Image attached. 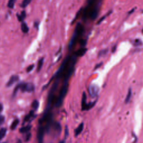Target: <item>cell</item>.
<instances>
[{
    "label": "cell",
    "instance_id": "1",
    "mask_svg": "<svg viewBox=\"0 0 143 143\" xmlns=\"http://www.w3.org/2000/svg\"><path fill=\"white\" fill-rule=\"evenodd\" d=\"M83 27L82 26V25L81 23H77L76 28H75L73 34L70 40V42H69L68 46L69 50H72L73 48V47L75 46L78 38H80V36L82 35V33H83Z\"/></svg>",
    "mask_w": 143,
    "mask_h": 143
},
{
    "label": "cell",
    "instance_id": "2",
    "mask_svg": "<svg viewBox=\"0 0 143 143\" xmlns=\"http://www.w3.org/2000/svg\"><path fill=\"white\" fill-rule=\"evenodd\" d=\"M69 88V83L68 82H65L64 85H63L60 91L59 95L58 98L56 100L55 102V106L57 107H59L62 106L63 104V100L65 96L67 95L68 91Z\"/></svg>",
    "mask_w": 143,
    "mask_h": 143
},
{
    "label": "cell",
    "instance_id": "3",
    "mask_svg": "<svg viewBox=\"0 0 143 143\" xmlns=\"http://www.w3.org/2000/svg\"><path fill=\"white\" fill-rule=\"evenodd\" d=\"M19 89L21 90V92H32L34 91V85L31 83H21L17 85Z\"/></svg>",
    "mask_w": 143,
    "mask_h": 143
},
{
    "label": "cell",
    "instance_id": "4",
    "mask_svg": "<svg viewBox=\"0 0 143 143\" xmlns=\"http://www.w3.org/2000/svg\"><path fill=\"white\" fill-rule=\"evenodd\" d=\"M88 92L92 97H96L97 96L100 92V88L98 86L95 85H91L88 88Z\"/></svg>",
    "mask_w": 143,
    "mask_h": 143
},
{
    "label": "cell",
    "instance_id": "5",
    "mask_svg": "<svg viewBox=\"0 0 143 143\" xmlns=\"http://www.w3.org/2000/svg\"><path fill=\"white\" fill-rule=\"evenodd\" d=\"M45 130V128L43 126L42 124L40 125L38 128L37 135L38 143H43V138Z\"/></svg>",
    "mask_w": 143,
    "mask_h": 143
},
{
    "label": "cell",
    "instance_id": "6",
    "mask_svg": "<svg viewBox=\"0 0 143 143\" xmlns=\"http://www.w3.org/2000/svg\"><path fill=\"white\" fill-rule=\"evenodd\" d=\"M19 80V76L17 75H12L11 77L10 78L9 80H8L7 83H6V86L7 87H10L17 82Z\"/></svg>",
    "mask_w": 143,
    "mask_h": 143
},
{
    "label": "cell",
    "instance_id": "7",
    "mask_svg": "<svg viewBox=\"0 0 143 143\" xmlns=\"http://www.w3.org/2000/svg\"><path fill=\"white\" fill-rule=\"evenodd\" d=\"M98 8L97 6H93L91 10L90 15H89V18L92 19V20H94L96 19V17L98 16Z\"/></svg>",
    "mask_w": 143,
    "mask_h": 143
},
{
    "label": "cell",
    "instance_id": "8",
    "mask_svg": "<svg viewBox=\"0 0 143 143\" xmlns=\"http://www.w3.org/2000/svg\"><path fill=\"white\" fill-rule=\"evenodd\" d=\"M87 51V49L85 47H82V48L79 49L78 50H77L75 53L74 55L76 56V57H81L83 56L86 53Z\"/></svg>",
    "mask_w": 143,
    "mask_h": 143
},
{
    "label": "cell",
    "instance_id": "9",
    "mask_svg": "<svg viewBox=\"0 0 143 143\" xmlns=\"http://www.w3.org/2000/svg\"><path fill=\"white\" fill-rule=\"evenodd\" d=\"M16 16H17V18L18 21L19 22H20V23H23L26 17V11H25V10H23V11H21V14H16Z\"/></svg>",
    "mask_w": 143,
    "mask_h": 143
},
{
    "label": "cell",
    "instance_id": "10",
    "mask_svg": "<svg viewBox=\"0 0 143 143\" xmlns=\"http://www.w3.org/2000/svg\"><path fill=\"white\" fill-rule=\"evenodd\" d=\"M87 104V96L85 93L84 92L82 95V111H85V107H86Z\"/></svg>",
    "mask_w": 143,
    "mask_h": 143
},
{
    "label": "cell",
    "instance_id": "11",
    "mask_svg": "<svg viewBox=\"0 0 143 143\" xmlns=\"http://www.w3.org/2000/svg\"><path fill=\"white\" fill-rule=\"evenodd\" d=\"M84 128V124L82 123L80 124L79 126L74 130V135L75 136H77L82 132Z\"/></svg>",
    "mask_w": 143,
    "mask_h": 143
},
{
    "label": "cell",
    "instance_id": "12",
    "mask_svg": "<svg viewBox=\"0 0 143 143\" xmlns=\"http://www.w3.org/2000/svg\"><path fill=\"white\" fill-rule=\"evenodd\" d=\"M21 30L22 31V32L24 34H26L29 32V28L28 27L27 23H26L25 22L23 21V23H21Z\"/></svg>",
    "mask_w": 143,
    "mask_h": 143
},
{
    "label": "cell",
    "instance_id": "13",
    "mask_svg": "<svg viewBox=\"0 0 143 143\" xmlns=\"http://www.w3.org/2000/svg\"><path fill=\"white\" fill-rule=\"evenodd\" d=\"M43 63H44V58L43 57V58H41L40 59L38 62V66H37V68H36V71H37V72H39L40 71L41 69H42L43 67Z\"/></svg>",
    "mask_w": 143,
    "mask_h": 143
},
{
    "label": "cell",
    "instance_id": "14",
    "mask_svg": "<svg viewBox=\"0 0 143 143\" xmlns=\"http://www.w3.org/2000/svg\"><path fill=\"white\" fill-rule=\"evenodd\" d=\"M31 128V126L30 125H27V126H24V127L20 128V130H19V131L23 134L26 133V132H29V131L30 130Z\"/></svg>",
    "mask_w": 143,
    "mask_h": 143
},
{
    "label": "cell",
    "instance_id": "15",
    "mask_svg": "<svg viewBox=\"0 0 143 143\" xmlns=\"http://www.w3.org/2000/svg\"><path fill=\"white\" fill-rule=\"evenodd\" d=\"M132 96V90L131 88H129V91H128L127 96H126V98H125V102L126 103V104H128V103L129 102V101H130L131 98Z\"/></svg>",
    "mask_w": 143,
    "mask_h": 143
},
{
    "label": "cell",
    "instance_id": "16",
    "mask_svg": "<svg viewBox=\"0 0 143 143\" xmlns=\"http://www.w3.org/2000/svg\"><path fill=\"white\" fill-rule=\"evenodd\" d=\"M19 123V120L18 119H16V120H15L14 121L12 122V123L11 124V127H10V129H11L12 130H14L17 127V126L18 125Z\"/></svg>",
    "mask_w": 143,
    "mask_h": 143
},
{
    "label": "cell",
    "instance_id": "17",
    "mask_svg": "<svg viewBox=\"0 0 143 143\" xmlns=\"http://www.w3.org/2000/svg\"><path fill=\"white\" fill-rule=\"evenodd\" d=\"M16 0H8V4H7V7L11 9H13L14 8Z\"/></svg>",
    "mask_w": 143,
    "mask_h": 143
},
{
    "label": "cell",
    "instance_id": "18",
    "mask_svg": "<svg viewBox=\"0 0 143 143\" xmlns=\"http://www.w3.org/2000/svg\"><path fill=\"white\" fill-rule=\"evenodd\" d=\"M7 130L6 128H2L0 129V141L4 138L6 134Z\"/></svg>",
    "mask_w": 143,
    "mask_h": 143
},
{
    "label": "cell",
    "instance_id": "19",
    "mask_svg": "<svg viewBox=\"0 0 143 143\" xmlns=\"http://www.w3.org/2000/svg\"><path fill=\"white\" fill-rule=\"evenodd\" d=\"M31 1L32 0H23V2L21 3V7H22V8H25L30 4Z\"/></svg>",
    "mask_w": 143,
    "mask_h": 143
},
{
    "label": "cell",
    "instance_id": "20",
    "mask_svg": "<svg viewBox=\"0 0 143 143\" xmlns=\"http://www.w3.org/2000/svg\"><path fill=\"white\" fill-rule=\"evenodd\" d=\"M39 103L37 100H34V101L32 102L31 106L32 108L34 109L35 110H37L38 107H39Z\"/></svg>",
    "mask_w": 143,
    "mask_h": 143
},
{
    "label": "cell",
    "instance_id": "21",
    "mask_svg": "<svg viewBox=\"0 0 143 143\" xmlns=\"http://www.w3.org/2000/svg\"><path fill=\"white\" fill-rule=\"evenodd\" d=\"M33 115H34V111H30V113H29V115H27V116H26V117H25L24 121L26 122V121H29V119H30L31 117H32Z\"/></svg>",
    "mask_w": 143,
    "mask_h": 143
},
{
    "label": "cell",
    "instance_id": "22",
    "mask_svg": "<svg viewBox=\"0 0 143 143\" xmlns=\"http://www.w3.org/2000/svg\"><path fill=\"white\" fill-rule=\"evenodd\" d=\"M111 11H110V12H108V13H107V14H106V15H104V16H102V17H101V19H100L99 20H98V22H97V24H100V23H102V21H104V19H105V18H106V17H107V16H108V15H109V14H110V13H111Z\"/></svg>",
    "mask_w": 143,
    "mask_h": 143
},
{
    "label": "cell",
    "instance_id": "23",
    "mask_svg": "<svg viewBox=\"0 0 143 143\" xmlns=\"http://www.w3.org/2000/svg\"><path fill=\"white\" fill-rule=\"evenodd\" d=\"M82 8H81V9L79 10L78 11V12L77 13V14H76V17H75V18L74 19H73V21H72V24H73V23H74V22L76 21V20H77V19L78 17H79V16L81 15V12H82Z\"/></svg>",
    "mask_w": 143,
    "mask_h": 143
},
{
    "label": "cell",
    "instance_id": "24",
    "mask_svg": "<svg viewBox=\"0 0 143 143\" xmlns=\"http://www.w3.org/2000/svg\"><path fill=\"white\" fill-rule=\"evenodd\" d=\"M34 64H31L30 66H29L27 67V68H26V72H27V73H29V72H31L32 70H33L34 68Z\"/></svg>",
    "mask_w": 143,
    "mask_h": 143
},
{
    "label": "cell",
    "instance_id": "25",
    "mask_svg": "<svg viewBox=\"0 0 143 143\" xmlns=\"http://www.w3.org/2000/svg\"><path fill=\"white\" fill-rule=\"evenodd\" d=\"M96 0H88V6L93 7L94 6Z\"/></svg>",
    "mask_w": 143,
    "mask_h": 143
},
{
    "label": "cell",
    "instance_id": "26",
    "mask_svg": "<svg viewBox=\"0 0 143 143\" xmlns=\"http://www.w3.org/2000/svg\"><path fill=\"white\" fill-rule=\"evenodd\" d=\"M107 53V49L102 50L100 51L99 54H98V56H99V57H101V56L104 55H105V54Z\"/></svg>",
    "mask_w": 143,
    "mask_h": 143
},
{
    "label": "cell",
    "instance_id": "27",
    "mask_svg": "<svg viewBox=\"0 0 143 143\" xmlns=\"http://www.w3.org/2000/svg\"><path fill=\"white\" fill-rule=\"evenodd\" d=\"M4 121H5V117H4V116L0 115V126L4 124Z\"/></svg>",
    "mask_w": 143,
    "mask_h": 143
},
{
    "label": "cell",
    "instance_id": "28",
    "mask_svg": "<svg viewBox=\"0 0 143 143\" xmlns=\"http://www.w3.org/2000/svg\"><path fill=\"white\" fill-rule=\"evenodd\" d=\"M68 134H69V131H68V129L67 127H66V129H65V139H66L67 138V136H68Z\"/></svg>",
    "mask_w": 143,
    "mask_h": 143
},
{
    "label": "cell",
    "instance_id": "29",
    "mask_svg": "<svg viewBox=\"0 0 143 143\" xmlns=\"http://www.w3.org/2000/svg\"><path fill=\"white\" fill-rule=\"evenodd\" d=\"M81 45L82 47H85V44H86V40H82V41L81 42Z\"/></svg>",
    "mask_w": 143,
    "mask_h": 143
},
{
    "label": "cell",
    "instance_id": "30",
    "mask_svg": "<svg viewBox=\"0 0 143 143\" xmlns=\"http://www.w3.org/2000/svg\"><path fill=\"white\" fill-rule=\"evenodd\" d=\"M30 138H31V134L30 133L27 134V135H26V136L25 140L26 141H29V139H30Z\"/></svg>",
    "mask_w": 143,
    "mask_h": 143
},
{
    "label": "cell",
    "instance_id": "31",
    "mask_svg": "<svg viewBox=\"0 0 143 143\" xmlns=\"http://www.w3.org/2000/svg\"><path fill=\"white\" fill-rule=\"evenodd\" d=\"M135 45H139L141 44V42L140 40H135Z\"/></svg>",
    "mask_w": 143,
    "mask_h": 143
},
{
    "label": "cell",
    "instance_id": "32",
    "mask_svg": "<svg viewBox=\"0 0 143 143\" xmlns=\"http://www.w3.org/2000/svg\"><path fill=\"white\" fill-rule=\"evenodd\" d=\"M39 22H38V21H36L34 23V26L37 29H38V28H39Z\"/></svg>",
    "mask_w": 143,
    "mask_h": 143
},
{
    "label": "cell",
    "instance_id": "33",
    "mask_svg": "<svg viewBox=\"0 0 143 143\" xmlns=\"http://www.w3.org/2000/svg\"><path fill=\"white\" fill-rule=\"evenodd\" d=\"M132 135H133L134 138H135V140H134V143H136L137 142V140H138V138H137V136H136V135H135V134L134 133H132Z\"/></svg>",
    "mask_w": 143,
    "mask_h": 143
},
{
    "label": "cell",
    "instance_id": "34",
    "mask_svg": "<svg viewBox=\"0 0 143 143\" xmlns=\"http://www.w3.org/2000/svg\"><path fill=\"white\" fill-rule=\"evenodd\" d=\"M102 63H99V64H97L95 68V69H96L97 68H99V67H101V66H102Z\"/></svg>",
    "mask_w": 143,
    "mask_h": 143
},
{
    "label": "cell",
    "instance_id": "35",
    "mask_svg": "<svg viewBox=\"0 0 143 143\" xmlns=\"http://www.w3.org/2000/svg\"><path fill=\"white\" fill-rule=\"evenodd\" d=\"M2 110H3V105L2 104L0 103V112H1Z\"/></svg>",
    "mask_w": 143,
    "mask_h": 143
},
{
    "label": "cell",
    "instance_id": "36",
    "mask_svg": "<svg viewBox=\"0 0 143 143\" xmlns=\"http://www.w3.org/2000/svg\"><path fill=\"white\" fill-rule=\"evenodd\" d=\"M58 143H65V140H63L60 141Z\"/></svg>",
    "mask_w": 143,
    "mask_h": 143
},
{
    "label": "cell",
    "instance_id": "37",
    "mask_svg": "<svg viewBox=\"0 0 143 143\" xmlns=\"http://www.w3.org/2000/svg\"><path fill=\"white\" fill-rule=\"evenodd\" d=\"M21 143V141H20V140H19V141H17V143Z\"/></svg>",
    "mask_w": 143,
    "mask_h": 143
},
{
    "label": "cell",
    "instance_id": "38",
    "mask_svg": "<svg viewBox=\"0 0 143 143\" xmlns=\"http://www.w3.org/2000/svg\"><path fill=\"white\" fill-rule=\"evenodd\" d=\"M142 32L143 33V30H142Z\"/></svg>",
    "mask_w": 143,
    "mask_h": 143
},
{
    "label": "cell",
    "instance_id": "39",
    "mask_svg": "<svg viewBox=\"0 0 143 143\" xmlns=\"http://www.w3.org/2000/svg\"></svg>",
    "mask_w": 143,
    "mask_h": 143
}]
</instances>
